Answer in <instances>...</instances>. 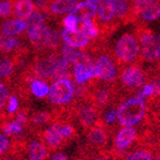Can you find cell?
<instances>
[{"label":"cell","instance_id":"obj_1","mask_svg":"<svg viewBox=\"0 0 160 160\" xmlns=\"http://www.w3.org/2000/svg\"><path fill=\"white\" fill-rule=\"evenodd\" d=\"M147 112V105L143 100L131 98L124 101L117 111L118 121L123 127H133L143 119Z\"/></svg>","mask_w":160,"mask_h":160},{"label":"cell","instance_id":"obj_2","mask_svg":"<svg viewBox=\"0 0 160 160\" xmlns=\"http://www.w3.org/2000/svg\"><path fill=\"white\" fill-rule=\"evenodd\" d=\"M86 147L92 151H105L110 141V131L103 124L94 126L86 131Z\"/></svg>","mask_w":160,"mask_h":160},{"label":"cell","instance_id":"obj_3","mask_svg":"<svg viewBox=\"0 0 160 160\" xmlns=\"http://www.w3.org/2000/svg\"><path fill=\"white\" fill-rule=\"evenodd\" d=\"M139 43L138 40L129 34H124L115 45V55L118 59L123 63H130L139 54Z\"/></svg>","mask_w":160,"mask_h":160},{"label":"cell","instance_id":"obj_4","mask_svg":"<svg viewBox=\"0 0 160 160\" xmlns=\"http://www.w3.org/2000/svg\"><path fill=\"white\" fill-rule=\"evenodd\" d=\"M74 86L69 80H57L49 86V101L54 104H66L74 96Z\"/></svg>","mask_w":160,"mask_h":160},{"label":"cell","instance_id":"obj_5","mask_svg":"<svg viewBox=\"0 0 160 160\" xmlns=\"http://www.w3.org/2000/svg\"><path fill=\"white\" fill-rule=\"evenodd\" d=\"M141 54L146 61L153 62L160 59V36L150 32L140 34Z\"/></svg>","mask_w":160,"mask_h":160},{"label":"cell","instance_id":"obj_6","mask_svg":"<svg viewBox=\"0 0 160 160\" xmlns=\"http://www.w3.org/2000/svg\"><path fill=\"white\" fill-rule=\"evenodd\" d=\"M62 123L55 122L45 129L42 132L40 137L43 140V143L47 147L48 150L56 151L61 148L65 147L67 144L66 139L62 133Z\"/></svg>","mask_w":160,"mask_h":160},{"label":"cell","instance_id":"obj_7","mask_svg":"<svg viewBox=\"0 0 160 160\" xmlns=\"http://www.w3.org/2000/svg\"><path fill=\"white\" fill-rule=\"evenodd\" d=\"M95 76L103 82H112L117 78V68L109 56H100L95 63Z\"/></svg>","mask_w":160,"mask_h":160},{"label":"cell","instance_id":"obj_8","mask_svg":"<svg viewBox=\"0 0 160 160\" xmlns=\"http://www.w3.org/2000/svg\"><path fill=\"white\" fill-rule=\"evenodd\" d=\"M58 57L55 54H52L48 57L40 58L35 64V74L43 78H51L54 76L57 68Z\"/></svg>","mask_w":160,"mask_h":160},{"label":"cell","instance_id":"obj_9","mask_svg":"<svg viewBox=\"0 0 160 160\" xmlns=\"http://www.w3.org/2000/svg\"><path fill=\"white\" fill-rule=\"evenodd\" d=\"M61 38L66 45L72 48L85 47L90 43V37L81 29H63L61 32Z\"/></svg>","mask_w":160,"mask_h":160},{"label":"cell","instance_id":"obj_10","mask_svg":"<svg viewBox=\"0 0 160 160\" xmlns=\"http://www.w3.org/2000/svg\"><path fill=\"white\" fill-rule=\"evenodd\" d=\"M144 81H146V78H144L143 73L137 66L128 67L121 74V82L128 88H138L143 85Z\"/></svg>","mask_w":160,"mask_h":160},{"label":"cell","instance_id":"obj_11","mask_svg":"<svg viewBox=\"0 0 160 160\" xmlns=\"http://www.w3.org/2000/svg\"><path fill=\"white\" fill-rule=\"evenodd\" d=\"M78 118L82 128L84 130H88L96 124L99 115H98V112L93 107L84 105V107L80 108V110L78 111Z\"/></svg>","mask_w":160,"mask_h":160},{"label":"cell","instance_id":"obj_12","mask_svg":"<svg viewBox=\"0 0 160 160\" xmlns=\"http://www.w3.org/2000/svg\"><path fill=\"white\" fill-rule=\"evenodd\" d=\"M51 28L45 25H38L28 29V39L29 42L38 48L46 47V39Z\"/></svg>","mask_w":160,"mask_h":160},{"label":"cell","instance_id":"obj_13","mask_svg":"<svg viewBox=\"0 0 160 160\" xmlns=\"http://www.w3.org/2000/svg\"><path fill=\"white\" fill-rule=\"evenodd\" d=\"M96 13H98V7L88 2L78 3L74 7V9L71 11V15H73L81 22L85 20H92Z\"/></svg>","mask_w":160,"mask_h":160},{"label":"cell","instance_id":"obj_14","mask_svg":"<svg viewBox=\"0 0 160 160\" xmlns=\"http://www.w3.org/2000/svg\"><path fill=\"white\" fill-rule=\"evenodd\" d=\"M156 153L157 151L149 146H138L137 149L128 151L119 160H153Z\"/></svg>","mask_w":160,"mask_h":160},{"label":"cell","instance_id":"obj_15","mask_svg":"<svg viewBox=\"0 0 160 160\" xmlns=\"http://www.w3.org/2000/svg\"><path fill=\"white\" fill-rule=\"evenodd\" d=\"M28 150V160H47L49 157V150L40 140L30 141Z\"/></svg>","mask_w":160,"mask_h":160},{"label":"cell","instance_id":"obj_16","mask_svg":"<svg viewBox=\"0 0 160 160\" xmlns=\"http://www.w3.org/2000/svg\"><path fill=\"white\" fill-rule=\"evenodd\" d=\"M35 5L32 0H17L13 6V13L17 19L24 20L34 13Z\"/></svg>","mask_w":160,"mask_h":160},{"label":"cell","instance_id":"obj_17","mask_svg":"<svg viewBox=\"0 0 160 160\" xmlns=\"http://www.w3.org/2000/svg\"><path fill=\"white\" fill-rule=\"evenodd\" d=\"M26 29V22L20 20V19H10V20H7V22H3L2 26H1V32L5 35H9V36L18 35L20 32H25Z\"/></svg>","mask_w":160,"mask_h":160},{"label":"cell","instance_id":"obj_18","mask_svg":"<svg viewBox=\"0 0 160 160\" xmlns=\"http://www.w3.org/2000/svg\"><path fill=\"white\" fill-rule=\"evenodd\" d=\"M78 5V0H54L51 3V11L55 15H63V13L71 12Z\"/></svg>","mask_w":160,"mask_h":160},{"label":"cell","instance_id":"obj_19","mask_svg":"<svg viewBox=\"0 0 160 160\" xmlns=\"http://www.w3.org/2000/svg\"><path fill=\"white\" fill-rule=\"evenodd\" d=\"M141 19H143L144 22H152L156 20L160 17V2L159 1H152L149 5L139 11Z\"/></svg>","mask_w":160,"mask_h":160},{"label":"cell","instance_id":"obj_20","mask_svg":"<svg viewBox=\"0 0 160 160\" xmlns=\"http://www.w3.org/2000/svg\"><path fill=\"white\" fill-rule=\"evenodd\" d=\"M115 16V10L113 7L111 0H103L100 5V7H98V17L99 20L103 22H111Z\"/></svg>","mask_w":160,"mask_h":160},{"label":"cell","instance_id":"obj_21","mask_svg":"<svg viewBox=\"0 0 160 160\" xmlns=\"http://www.w3.org/2000/svg\"><path fill=\"white\" fill-rule=\"evenodd\" d=\"M75 82L83 84L90 78H93L95 76V67L94 68H88V67L82 66V65H74L73 69Z\"/></svg>","mask_w":160,"mask_h":160},{"label":"cell","instance_id":"obj_22","mask_svg":"<svg viewBox=\"0 0 160 160\" xmlns=\"http://www.w3.org/2000/svg\"><path fill=\"white\" fill-rule=\"evenodd\" d=\"M20 45H22L20 40L15 38L13 36H9V35L5 34L0 35V52L1 53L12 52L20 47Z\"/></svg>","mask_w":160,"mask_h":160},{"label":"cell","instance_id":"obj_23","mask_svg":"<svg viewBox=\"0 0 160 160\" xmlns=\"http://www.w3.org/2000/svg\"><path fill=\"white\" fill-rule=\"evenodd\" d=\"M72 63L73 65H82V66L88 67V68H94L95 67V64L92 61L91 56L86 54L85 52H74L72 57Z\"/></svg>","mask_w":160,"mask_h":160},{"label":"cell","instance_id":"obj_24","mask_svg":"<svg viewBox=\"0 0 160 160\" xmlns=\"http://www.w3.org/2000/svg\"><path fill=\"white\" fill-rule=\"evenodd\" d=\"M30 91H32V93L34 94L36 98L43 99L46 95H48L49 86H48L47 83L36 78V80L32 81V84H30Z\"/></svg>","mask_w":160,"mask_h":160},{"label":"cell","instance_id":"obj_25","mask_svg":"<svg viewBox=\"0 0 160 160\" xmlns=\"http://www.w3.org/2000/svg\"><path fill=\"white\" fill-rule=\"evenodd\" d=\"M13 63L8 57H1L0 58V78H8L12 73Z\"/></svg>","mask_w":160,"mask_h":160},{"label":"cell","instance_id":"obj_26","mask_svg":"<svg viewBox=\"0 0 160 160\" xmlns=\"http://www.w3.org/2000/svg\"><path fill=\"white\" fill-rule=\"evenodd\" d=\"M81 30L90 38L98 37V35H99V32H100L98 26H96L92 20H85V22H83L82 26H81Z\"/></svg>","mask_w":160,"mask_h":160},{"label":"cell","instance_id":"obj_27","mask_svg":"<svg viewBox=\"0 0 160 160\" xmlns=\"http://www.w3.org/2000/svg\"><path fill=\"white\" fill-rule=\"evenodd\" d=\"M115 10V16L124 17L129 10L128 0H111Z\"/></svg>","mask_w":160,"mask_h":160},{"label":"cell","instance_id":"obj_28","mask_svg":"<svg viewBox=\"0 0 160 160\" xmlns=\"http://www.w3.org/2000/svg\"><path fill=\"white\" fill-rule=\"evenodd\" d=\"M51 118H52L51 113L46 112V111L37 112L32 117V124L34 127H42L51 120Z\"/></svg>","mask_w":160,"mask_h":160},{"label":"cell","instance_id":"obj_29","mask_svg":"<svg viewBox=\"0 0 160 160\" xmlns=\"http://www.w3.org/2000/svg\"><path fill=\"white\" fill-rule=\"evenodd\" d=\"M2 132L5 133V136H18V134H22V127L12 121V122L6 123L2 127Z\"/></svg>","mask_w":160,"mask_h":160},{"label":"cell","instance_id":"obj_30","mask_svg":"<svg viewBox=\"0 0 160 160\" xmlns=\"http://www.w3.org/2000/svg\"><path fill=\"white\" fill-rule=\"evenodd\" d=\"M45 22V16L42 12H34L30 17L26 19L27 29H29L32 27L38 26V25H43Z\"/></svg>","mask_w":160,"mask_h":160},{"label":"cell","instance_id":"obj_31","mask_svg":"<svg viewBox=\"0 0 160 160\" xmlns=\"http://www.w3.org/2000/svg\"><path fill=\"white\" fill-rule=\"evenodd\" d=\"M59 40H61V35L58 34V32L51 29L46 39V48H55L58 46Z\"/></svg>","mask_w":160,"mask_h":160},{"label":"cell","instance_id":"obj_32","mask_svg":"<svg viewBox=\"0 0 160 160\" xmlns=\"http://www.w3.org/2000/svg\"><path fill=\"white\" fill-rule=\"evenodd\" d=\"M12 2L10 0H2L0 1V17L6 18L12 13Z\"/></svg>","mask_w":160,"mask_h":160},{"label":"cell","instance_id":"obj_33","mask_svg":"<svg viewBox=\"0 0 160 160\" xmlns=\"http://www.w3.org/2000/svg\"><path fill=\"white\" fill-rule=\"evenodd\" d=\"M96 103L100 105H105L110 100V91L108 88H102L95 95Z\"/></svg>","mask_w":160,"mask_h":160},{"label":"cell","instance_id":"obj_34","mask_svg":"<svg viewBox=\"0 0 160 160\" xmlns=\"http://www.w3.org/2000/svg\"><path fill=\"white\" fill-rule=\"evenodd\" d=\"M78 20L71 13L65 17V19L63 20V25L66 27V29H78Z\"/></svg>","mask_w":160,"mask_h":160},{"label":"cell","instance_id":"obj_35","mask_svg":"<svg viewBox=\"0 0 160 160\" xmlns=\"http://www.w3.org/2000/svg\"><path fill=\"white\" fill-rule=\"evenodd\" d=\"M7 100H8V88L3 83L0 82V110H2Z\"/></svg>","mask_w":160,"mask_h":160},{"label":"cell","instance_id":"obj_36","mask_svg":"<svg viewBox=\"0 0 160 160\" xmlns=\"http://www.w3.org/2000/svg\"><path fill=\"white\" fill-rule=\"evenodd\" d=\"M19 108V102L17 100V98L15 95H10V98H8V107H7V111L9 113H15Z\"/></svg>","mask_w":160,"mask_h":160},{"label":"cell","instance_id":"obj_37","mask_svg":"<svg viewBox=\"0 0 160 160\" xmlns=\"http://www.w3.org/2000/svg\"><path fill=\"white\" fill-rule=\"evenodd\" d=\"M151 95H153V86H152V84H147V85L143 86L142 91L140 93H138L137 98L140 100H143L144 98H148V96Z\"/></svg>","mask_w":160,"mask_h":160},{"label":"cell","instance_id":"obj_38","mask_svg":"<svg viewBox=\"0 0 160 160\" xmlns=\"http://www.w3.org/2000/svg\"><path fill=\"white\" fill-rule=\"evenodd\" d=\"M11 141L8 139V137L5 134H0V155L5 153L8 148L10 147Z\"/></svg>","mask_w":160,"mask_h":160},{"label":"cell","instance_id":"obj_39","mask_svg":"<svg viewBox=\"0 0 160 160\" xmlns=\"http://www.w3.org/2000/svg\"><path fill=\"white\" fill-rule=\"evenodd\" d=\"M117 119H118L117 111H115V110L109 111V112L107 113V115H105V119H104V120H105V126H112V124H114Z\"/></svg>","mask_w":160,"mask_h":160},{"label":"cell","instance_id":"obj_40","mask_svg":"<svg viewBox=\"0 0 160 160\" xmlns=\"http://www.w3.org/2000/svg\"><path fill=\"white\" fill-rule=\"evenodd\" d=\"M155 1V0H133V8L137 12L141 10L143 7H146L147 5H149L150 2Z\"/></svg>","mask_w":160,"mask_h":160},{"label":"cell","instance_id":"obj_41","mask_svg":"<svg viewBox=\"0 0 160 160\" xmlns=\"http://www.w3.org/2000/svg\"><path fill=\"white\" fill-rule=\"evenodd\" d=\"M27 121H28V118H27L26 112H24V111H20V112H18L16 114V117H15V122H17L18 124H20L22 127H24L25 124H26Z\"/></svg>","mask_w":160,"mask_h":160},{"label":"cell","instance_id":"obj_42","mask_svg":"<svg viewBox=\"0 0 160 160\" xmlns=\"http://www.w3.org/2000/svg\"><path fill=\"white\" fill-rule=\"evenodd\" d=\"M48 0H34V5L39 9H46Z\"/></svg>","mask_w":160,"mask_h":160},{"label":"cell","instance_id":"obj_43","mask_svg":"<svg viewBox=\"0 0 160 160\" xmlns=\"http://www.w3.org/2000/svg\"><path fill=\"white\" fill-rule=\"evenodd\" d=\"M51 160H68L66 155H64L63 152H56V153H54L52 156Z\"/></svg>","mask_w":160,"mask_h":160},{"label":"cell","instance_id":"obj_44","mask_svg":"<svg viewBox=\"0 0 160 160\" xmlns=\"http://www.w3.org/2000/svg\"><path fill=\"white\" fill-rule=\"evenodd\" d=\"M152 86H153V95H160V80L153 81Z\"/></svg>","mask_w":160,"mask_h":160},{"label":"cell","instance_id":"obj_45","mask_svg":"<svg viewBox=\"0 0 160 160\" xmlns=\"http://www.w3.org/2000/svg\"><path fill=\"white\" fill-rule=\"evenodd\" d=\"M88 160H110V158L107 156V153H101V157H98V158H91V159Z\"/></svg>","mask_w":160,"mask_h":160},{"label":"cell","instance_id":"obj_46","mask_svg":"<svg viewBox=\"0 0 160 160\" xmlns=\"http://www.w3.org/2000/svg\"><path fill=\"white\" fill-rule=\"evenodd\" d=\"M103 0H85V2H88V3H92V5H98V3H101Z\"/></svg>","mask_w":160,"mask_h":160},{"label":"cell","instance_id":"obj_47","mask_svg":"<svg viewBox=\"0 0 160 160\" xmlns=\"http://www.w3.org/2000/svg\"><path fill=\"white\" fill-rule=\"evenodd\" d=\"M153 160H160V152H157L155 156V158H153Z\"/></svg>","mask_w":160,"mask_h":160},{"label":"cell","instance_id":"obj_48","mask_svg":"<svg viewBox=\"0 0 160 160\" xmlns=\"http://www.w3.org/2000/svg\"><path fill=\"white\" fill-rule=\"evenodd\" d=\"M0 160H13V159H8V158H5V159H0Z\"/></svg>","mask_w":160,"mask_h":160}]
</instances>
